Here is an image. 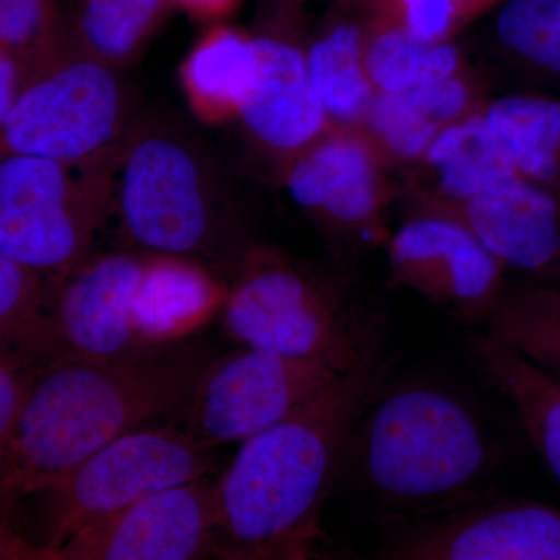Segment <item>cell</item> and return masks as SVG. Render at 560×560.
<instances>
[{"instance_id":"1","label":"cell","mask_w":560,"mask_h":560,"mask_svg":"<svg viewBox=\"0 0 560 560\" xmlns=\"http://www.w3.org/2000/svg\"><path fill=\"white\" fill-rule=\"evenodd\" d=\"M393 368L377 342L311 404L242 442L217 480L219 559L323 558L320 518L346 445Z\"/></svg>"},{"instance_id":"2","label":"cell","mask_w":560,"mask_h":560,"mask_svg":"<svg viewBox=\"0 0 560 560\" xmlns=\"http://www.w3.org/2000/svg\"><path fill=\"white\" fill-rule=\"evenodd\" d=\"M499 458L485 423L452 390L386 385L350 434L338 485L397 525L489 499Z\"/></svg>"},{"instance_id":"3","label":"cell","mask_w":560,"mask_h":560,"mask_svg":"<svg viewBox=\"0 0 560 560\" xmlns=\"http://www.w3.org/2000/svg\"><path fill=\"white\" fill-rule=\"evenodd\" d=\"M213 357L184 338L130 361L61 359L35 372L18 431L7 515L106 444L183 415Z\"/></svg>"},{"instance_id":"4","label":"cell","mask_w":560,"mask_h":560,"mask_svg":"<svg viewBox=\"0 0 560 560\" xmlns=\"http://www.w3.org/2000/svg\"><path fill=\"white\" fill-rule=\"evenodd\" d=\"M223 330L248 346L352 370L382 340V316L340 280L267 246H249L223 301Z\"/></svg>"},{"instance_id":"5","label":"cell","mask_w":560,"mask_h":560,"mask_svg":"<svg viewBox=\"0 0 560 560\" xmlns=\"http://www.w3.org/2000/svg\"><path fill=\"white\" fill-rule=\"evenodd\" d=\"M113 205L131 245L149 254L237 267L249 246L190 142L140 130L119 147Z\"/></svg>"},{"instance_id":"6","label":"cell","mask_w":560,"mask_h":560,"mask_svg":"<svg viewBox=\"0 0 560 560\" xmlns=\"http://www.w3.org/2000/svg\"><path fill=\"white\" fill-rule=\"evenodd\" d=\"M119 70L65 44L33 69L0 124L2 156L24 154L90 167L110 160L127 121Z\"/></svg>"},{"instance_id":"7","label":"cell","mask_w":560,"mask_h":560,"mask_svg":"<svg viewBox=\"0 0 560 560\" xmlns=\"http://www.w3.org/2000/svg\"><path fill=\"white\" fill-rule=\"evenodd\" d=\"M210 452L175 427L132 430L33 493L35 541H21L57 547L143 497L209 477Z\"/></svg>"},{"instance_id":"8","label":"cell","mask_w":560,"mask_h":560,"mask_svg":"<svg viewBox=\"0 0 560 560\" xmlns=\"http://www.w3.org/2000/svg\"><path fill=\"white\" fill-rule=\"evenodd\" d=\"M114 160L116 154L75 167L24 154L2 156L0 256L55 279L90 260L95 231L113 205Z\"/></svg>"},{"instance_id":"9","label":"cell","mask_w":560,"mask_h":560,"mask_svg":"<svg viewBox=\"0 0 560 560\" xmlns=\"http://www.w3.org/2000/svg\"><path fill=\"white\" fill-rule=\"evenodd\" d=\"M361 128H331L290 162L280 180L341 259L386 245L388 213L404 186Z\"/></svg>"},{"instance_id":"10","label":"cell","mask_w":560,"mask_h":560,"mask_svg":"<svg viewBox=\"0 0 560 560\" xmlns=\"http://www.w3.org/2000/svg\"><path fill=\"white\" fill-rule=\"evenodd\" d=\"M342 372L248 346L213 357L183 411L187 436L205 447L245 442L300 411Z\"/></svg>"},{"instance_id":"11","label":"cell","mask_w":560,"mask_h":560,"mask_svg":"<svg viewBox=\"0 0 560 560\" xmlns=\"http://www.w3.org/2000/svg\"><path fill=\"white\" fill-rule=\"evenodd\" d=\"M219 492L209 477L136 501L51 548L2 537L3 559L191 560L219 558Z\"/></svg>"},{"instance_id":"12","label":"cell","mask_w":560,"mask_h":560,"mask_svg":"<svg viewBox=\"0 0 560 560\" xmlns=\"http://www.w3.org/2000/svg\"><path fill=\"white\" fill-rule=\"evenodd\" d=\"M390 289L415 291L466 326L488 323L506 290V265L458 221L411 212L386 242Z\"/></svg>"},{"instance_id":"13","label":"cell","mask_w":560,"mask_h":560,"mask_svg":"<svg viewBox=\"0 0 560 560\" xmlns=\"http://www.w3.org/2000/svg\"><path fill=\"white\" fill-rule=\"evenodd\" d=\"M375 558L560 560V508L486 499L447 514L397 523Z\"/></svg>"},{"instance_id":"14","label":"cell","mask_w":560,"mask_h":560,"mask_svg":"<svg viewBox=\"0 0 560 560\" xmlns=\"http://www.w3.org/2000/svg\"><path fill=\"white\" fill-rule=\"evenodd\" d=\"M149 254L117 253L84 261L51 283V324L61 359L130 361L168 342H154L132 316Z\"/></svg>"},{"instance_id":"15","label":"cell","mask_w":560,"mask_h":560,"mask_svg":"<svg viewBox=\"0 0 560 560\" xmlns=\"http://www.w3.org/2000/svg\"><path fill=\"white\" fill-rule=\"evenodd\" d=\"M254 43L259 68L241 120L280 175L335 127L313 86L305 47L283 31L257 33Z\"/></svg>"},{"instance_id":"16","label":"cell","mask_w":560,"mask_h":560,"mask_svg":"<svg viewBox=\"0 0 560 560\" xmlns=\"http://www.w3.org/2000/svg\"><path fill=\"white\" fill-rule=\"evenodd\" d=\"M458 221L506 268L541 272L560 260V194L526 176L512 175L459 205H407Z\"/></svg>"},{"instance_id":"17","label":"cell","mask_w":560,"mask_h":560,"mask_svg":"<svg viewBox=\"0 0 560 560\" xmlns=\"http://www.w3.org/2000/svg\"><path fill=\"white\" fill-rule=\"evenodd\" d=\"M485 80L470 68L401 94H377L361 130L393 171L412 167L451 125L488 105Z\"/></svg>"},{"instance_id":"18","label":"cell","mask_w":560,"mask_h":560,"mask_svg":"<svg viewBox=\"0 0 560 560\" xmlns=\"http://www.w3.org/2000/svg\"><path fill=\"white\" fill-rule=\"evenodd\" d=\"M486 106L442 131L408 168L401 195L405 205H459L517 175L490 128Z\"/></svg>"},{"instance_id":"19","label":"cell","mask_w":560,"mask_h":560,"mask_svg":"<svg viewBox=\"0 0 560 560\" xmlns=\"http://www.w3.org/2000/svg\"><path fill=\"white\" fill-rule=\"evenodd\" d=\"M481 381L510 401L534 451L560 482V378L486 331L467 340Z\"/></svg>"},{"instance_id":"20","label":"cell","mask_w":560,"mask_h":560,"mask_svg":"<svg viewBox=\"0 0 560 560\" xmlns=\"http://www.w3.org/2000/svg\"><path fill=\"white\" fill-rule=\"evenodd\" d=\"M257 68L254 35L213 24L180 65V86L191 113L210 125L241 120L256 86Z\"/></svg>"},{"instance_id":"21","label":"cell","mask_w":560,"mask_h":560,"mask_svg":"<svg viewBox=\"0 0 560 560\" xmlns=\"http://www.w3.org/2000/svg\"><path fill=\"white\" fill-rule=\"evenodd\" d=\"M224 298L226 291L200 261L149 254L132 316L140 334L149 340H180Z\"/></svg>"},{"instance_id":"22","label":"cell","mask_w":560,"mask_h":560,"mask_svg":"<svg viewBox=\"0 0 560 560\" xmlns=\"http://www.w3.org/2000/svg\"><path fill=\"white\" fill-rule=\"evenodd\" d=\"M305 58L331 125L360 128L378 94L364 65V21L338 11L305 47Z\"/></svg>"},{"instance_id":"23","label":"cell","mask_w":560,"mask_h":560,"mask_svg":"<svg viewBox=\"0 0 560 560\" xmlns=\"http://www.w3.org/2000/svg\"><path fill=\"white\" fill-rule=\"evenodd\" d=\"M363 21L364 65L378 94L418 90L469 69L455 40L436 43L422 38L404 22L390 18Z\"/></svg>"},{"instance_id":"24","label":"cell","mask_w":560,"mask_h":560,"mask_svg":"<svg viewBox=\"0 0 560 560\" xmlns=\"http://www.w3.org/2000/svg\"><path fill=\"white\" fill-rule=\"evenodd\" d=\"M486 116L518 173L560 194V97L503 95Z\"/></svg>"},{"instance_id":"25","label":"cell","mask_w":560,"mask_h":560,"mask_svg":"<svg viewBox=\"0 0 560 560\" xmlns=\"http://www.w3.org/2000/svg\"><path fill=\"white\" fill-rule=\"evenodd\" d=\"M44 276L0 256V349L32 371L60 360L51 324V287Z\"/></svg>"},{"instance_id":"26","label":"cell","mask_w":560,"mask_h":560,"mask_svg":"<svg viewBox=\"0 0 560 560\" xmlns=\"http://www.w3.org/2000/svg\"><path fill=\"white\" fill-rule=\"evenodd\" d=\"M172 7L173 0H80L68 38L120 72L139 58Z\"/></svg>"},{"instance_id":"27","label":"cell","mask_w":560,"mask_h":560,"mask_svg":"<svg viewBox=\"0 0 560 560\" xmlns=\"http://www.w3.org/2000/svg\"><path fill=\"white\" fill-rule=\"evenodd\" d=\"M485 331L560 378V285L511 291Z\"/></svg>"},{"instance_id":"28","label":"cell","mask_w":560,"mask_h":560,"mask_svg":"<svg viewBox=\"0 0 560 560\" xmlns=\"http://www.w3.org/2000/svg\"><path fill=\"white\" fill-rule=\"evenodd\" d=\"M493 32L518 68L560 81V0H504Z\"/></svg>"},{"instance_id":"29","label":"cell","mask_w":560,"mask_h":560,"mask_svg":"<svg viewBox=\"0 0 560 560\" xmlns=\"http://www.w3.org/2000/svg\"><path fill=\"white\" fill-rule=\"evenodd\" d=\"M504 0H337V10L363 18L404 22L422 38L455 40L471 22L497 10Z\"/></svg>"},{"instance_id":"30","label":"cell","mask_w":560,"mask_h":560,"mask_svg":"<svg viewBox=\"0 0 560 560\" xmlns=\"http://www.w3.org/2000/svg\"><path fill=\"white\" fill-rule=\"evenodd\" d=\"M66 36L57 0H0V49L20 57L31 72L60 49Z\"/></svg>"},{"instance_id":"31","label":"cell","mask_w":560,"mask_h":560,"mask_svg":"<svg viewBox=\"0 0 560 560\" xmlns=\"http://www.w3.org/2000/svg\"><path fill=\"white\" fill-rule=\"evenodd\" d=\"M35 372L21 366L9 350L0 349V489L2 514L10 506L13 489L14 459H16L18 431L22 411Z\"/></svg>"},{"instance_id":"32","label":"cell","mask_w":560,"mask_h":560,"mask_svg":"<svg viewBox=\"0 0 560 560\" xmlns=\"http://www.w3.org/2000/svg\"><path fill=\"white\" fill-rule=\"evenodd\" d=\"M31 69L16 55L0 49V124L7 120L16 105Z\"/></svg>"},{"instance_id":"33","label":"cell","mask_w":560,"mask_h":560,"mask_svg":"<svg viewBox=\"0 0 560 560\" xmlns=\"http://www.w3.org/2000/svg\"><path fill=\"white\" fill-rule=\"evenodd\" d=\"M243 0H173L190 18L209 24H220L241 7Z\"/></svg>"},{"instance_id":"34","label":"cell","mask_w":560,"mask_h":560,"mask_svg":"<svg viewBox=\"0 0 560 560\" xmlns=\"http://www.w3.org/2000/svg\"><path fill=\"white\" fill-rule=\"evenodd\" d=\"M536 282L541 283H555V285H560V260L556 261L551 268H548L547 271L541 272L539 278H536Z\"/></svg>"},{"instance_id":"35","label":"cell","mask_w":560,"mask_h":560,"mask_svg":"<svg viewBox=\"0 0 560 560\" xmlns=\"http://www.w3.org/2000/svg\"><path fill=\"white\" fill-rule=\"evenodd\" d=\"M276 2L282 3V5L289 7V9H294V7L305 3L307 0H276Z\"/></svg>"}]
</instances>
